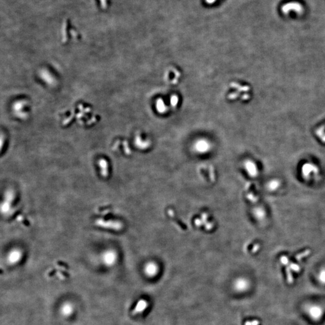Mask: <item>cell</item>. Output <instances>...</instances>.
Returning a JSON list of instances; mask_svg holds the SVG:
<instances>
[{
	"label": "cell",
	"instance_id": "obj_6",
	"mask_svg": "<svg viewBox=\"0 0 325 325\" xmlns=\"http://www.w3.org/2000/svg\"><path fill=\"white\" fill-rule=\"evenodd\" d=\"M61 311L62 312V314L63 315H69L72 313V311H73V308L72 307V305L71 304H65V305H63V307H62V309H61Z\"/></svg>",
	"mask_w": 325,
	"mask_h": 325
},
{
	"label": "cell",
	"instance_id": "obj_1",
	"mask_svg": "<svg viewBox=\"0 0 325 325\" xmlns=\"http://www.w3.org/2000/svg\"><path fill=\"white\" fill-rule=\"evenodd\" d=\"M281 10L285 14H287L291 10H294L297 13H302L304 11V8L303 6L299 3L291 2L284 5L282 7Z\"/></svg>",
	"mask_w": 325,
	"mask_h": 325
},
{
	"label": "cell",
	"instance_id": "obj_7",
	"mask_svg": "<svg viewBox=\"0 0 325 325\" xmlns=\"http://www.w3.org/2000/svg\"><path fill=\"white\" fill-rule=\"evenodd\" d=\"M105 160H101L100 162H99L100 168H102V174L104 176L107 175V168H108V166H107V162Z\"/></svg>",
	"mask_w": 325,
	"mask_h": 325
},
{
	"label": "cell",
	"instance_id": "obj_5",
	"mask_svg": "<svg viewBox=\"0 0 325 325\" xmlns=\"http://www.w3.org/2000/svg\"><path fill=\"white\" fill-rule=\"evenodd\" d=\"M148 307V303L146 302V301L141 300L140 301L138 304H137L136 307L134 309V312L135 314H138L139 312H142L144 310H145Z\"/></svg>",
	"mask_w": 325,
	"mask_h": 325
},
{
	"label": "cell",
	"instance_id": "obj_3",
	"mask_svg": "<svg viewBox=\"0 0 325 325\" xmlns=\"http://www.w3.org/2000/svg\"><path fill=\"white\" fill-rule=\"evenodd\" d=\"M22 257L21 252L18 249H13L9 252L7 256L8 262L10 264H15L18 262Z\"/></svg>",
	"mask_w": 325,
	"mask_h": 325
},
{
	"label": "cell",
	"instance_id": "obj_4",
	"mask_svg": "<svg viewBox=\"0 0 325 325\" xmlns=\"http://www.w3.org/2000/svg\"><path fill=\"white\" fill-rule=\"evenodd\" d=\"M145 270L146 274L148 276H155L157 274L158 267L154 263H149L146 265Z\"/></svg>",
	"mask_w": 325,
	"mask_h": 325
},
{
	"label": "cell",
	"instance_id": "obj_2",
	"mask_svg": "<svg viewBox=\"0 0 325 325\" xmlns=\"http://www.w3.org/2000/svg\"><path fill=\"white\" fill-rule=\"evenodd\" d=\"M117 260V255L113 251H107L102 255V260L107 265H112Z\"/></svg>",
	"mask_w": 325,
	"mask_h": 325
}]
</instances>
